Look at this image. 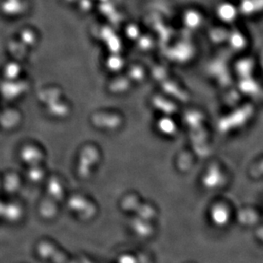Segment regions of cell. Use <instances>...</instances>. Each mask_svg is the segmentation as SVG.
Wrapping results in <instances>:
<instances>
[{
    "mask_svg": "<svg viewBox=\"0 0 263 263\" xmlns=\"http://www.w3.org/2000/svg\"><path fill=\"white\" fill-rule=\"evenodd\" d=\"M158 127L162 134H167V135L174 134L176 130L175 122L168 118H163L158 123Z\"/></svg>",
    "mask_w": 263,
    "mask_h": 263,
    "instance_id": "cell-1",
    "label": "cell"
},
{
    "mask_svg": "<svg viewBox=\"0 0 263 263\" xmlns=\"http://www.w3.org/2000/svg\"><path fill=\"white\" fill-rule=\"evenodd\" d=\"M109 65L110 68H112L113 70H117L118 68L122 67V61L120 58L112 57L111 59H110V60L109 61Z\"/></svg>",
    "mask_w": 263,
    "mask_h": 263,
    "instance_id": "cell-2",
    "label": "cell"
},
{
    "mask_svg": "<svg viewBox=\"0 0 263 263\" xmlns=\"http://www.w3.org/2000/svg\"><path fill=\"white\" fill-rule=\"evenodd\" d=\"M186 23H187L188 25L193 26V27L194 26L195 27L197 23H198L197 15H196L195 14H189L187 19H186Z\"/></svg>",
    "mask_w": 263,
    "mask_h": 263,
    "instance_id": "cell-3",
    "label": "cell"
}]
</instances>
